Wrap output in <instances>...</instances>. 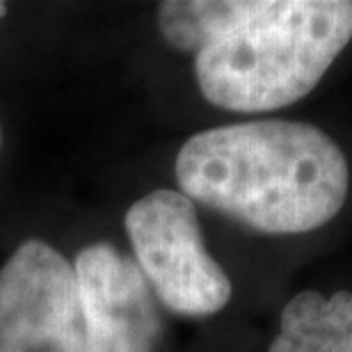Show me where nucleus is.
Segmentation results:
<instances>
[{
	"label": "nucleus",
	"instance_id": "8",
	"mask_svg": "<svg viewBox=\"0 0 352 352\" xmlns=\"http://www.w3.org/2000/svg\"><path fill=\"white\" fill-rule=\"evenodd\" d=\"M5 14H7V5H5V3H0V19H3Z\"/></svg>",
	"mask_w": 352,
	"mask_h": 352
},
{
	"label": "nucleus",
	"instance_id": "7",
	"mask_svg": "<svg viewBox=\"0 0 352 352\" xmlns=\"http://www.w3.org/2000/svg\"><path fill=\"white\" fill-rule=\"evenodd\" d=\"M254 0H167L158 7V28L179 51L199 53L252 10Z\"/></svg>",
	"mask_w": 352,
	"mask_h": 352
},
{
	"label": "nucleus",
	"instance_id": "6",
	"mask_svg": "<svg viewBox=\"0 0 352 352\" xmlns=\"http://www.w3.org/2000/svg\"><path fill=\"white\" fill-rule=\"evenodd\" d=\"M267 352H352V293H298L286 302Z\"/></svg>",
	"mask_w": 352,
	"mask_h": 352
},
{
	"label": "nucleus",
	"instance_id": "4",
	"mask_svg": "<svg viewBox=\"0 0 352 352\" xmlns=\"http://www.w3.org/2000/svg\"><path fill=\"white\" fill-rule=\"evenodd\" d=\"M0 352H87L74 265L44 241L19 245L0 270Z\"/></svg>",
	"mask_w": 352,
	"mask_h": 352
},
{
	"label": "nucleus",
	"instance_id": "9",
	"mask_svg": "<svg viewBox=\"0 0 352 352\" xmlns=\"http://www.w3.org/2000/svg\"><path fill=\"white\" fill-rule=\"evenodd\" d=\"M0 149H3V129H0Z\"/></svg>",
	"mask_w": 352,
	"mask_h": 352
},
{
	"label": "nucleus",
	"instance_id": "3",
	"mask_svg": "<svg viewBox=\"0 0 352 352\" xmlns=\"http://www.w3.org/2000/svg\"><path fill=\"white\" fill-rule=\"evenodd\" d=\"M126 234L146 284L174 314L213 316L231 300V281L206 252L195 201L153 190L126 210Z\"/></svg>",
	"mask_w": 352,
	"mask_h": 352
},
{
	"label": "nucleus",
	"instance_id": "2",
	"mask_svg": "<svg viewBox=\"0 0 352 352\" xmlns=\"http://www.w3.org/2000/svg\"><path fill=\"white\" fill-rule=\"evenodd\" d=\"M352 39L348 0H254L195 58L201 94L231 112H270L305 98Z\"/></svg>",
	"mask_w": 352,
	"mask_h": 352
},
{
	"label": "nucleus",
	"instance_id": "1",
	"mask_svg": "<svg viewBox=\"0 0 352 352\" xmlns=\"http://www.w3.org/2000/svg\"><path fill=\"white\" fill-rule=\"evenodd\" d=\"M183 195L261 234H305L348 199L346 153L305 122L265 119L197 133L176 156Z\"/></svg>",
	"mask_w": 352,
	"mask_h": 352
},
{
	"label": "nucleus",
	"instance_id": "5",
	"mask_svg": "<svg viewBox=\"0 0 352 352\" xmlns=\"http://www.w3.org/2000/svg\"><path fill=\"white\" fill-rule=\"evenodd\" d=\"M87 352H153L160 316L140 265L108 243L80 250L74 263Z\"/></svg>",
	"mask_w": 352,
	"mask_h": 352
}]
</instances>
